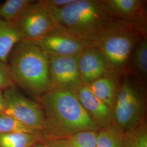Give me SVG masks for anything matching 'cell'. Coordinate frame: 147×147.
I'll return each instance as SVG.
<instances>
[{"label":"cell","mask_w":147,"mask_h":147,"mask_svg":"<svg viewBox=\"0 0 147 147\" xmlns=\"http://www.w3.org/2000/svg\"><path fill=\"white\" fill-rule=\"evenodd\" d=\"M147 37L131 24L113 19L94 42L112 68L121 76L130 74L129 60L138 43Z\"/></svg>","instance_id":"cell-4"},{"label":"cell","mask_w":147,"mask_h":147,"mask_svg":"<svg viewBox=\"0 0 147 147\" xmlns=\"http://www.w3.org/2000/svg\"><path fill=\"white\" fill-rule=\"evenodd\" d=\"M101 1L105 11L111 18L131 24L147 36V1Z\"/></svg>","instance_id":"cell-10"},{"label":"cell","mask_w":147,"mask_h":147,"mask_svg":"<svg viewBox=\"0 0 147 147\" xmlns=\"http://www.w3.org/2000/svg\"><path fill=\"white\" fill-rule=\"evenodd\" d=\"M31 147H44V146L42 144V142H40V143H37L36 144L34 145L33 146Z\"/></svg>","instance_id":"cell-26"},{"label":"cell","mask_w":147,"mask_h":147,"mask_svg":"<svg viewBox=\"0 0 147 147\" xmlns=\"http://www.w3.org/2000/svg\"><path fill=\"white\" fill-rule=\"evenodd\" d=\"M11 133H32L42 135L41 132L25 126L5 113H0V134Z\"/></svg>","instance_id":"cell-20"},{"label":"cell","mask_w":147,"mask_h":147,"mask_svg":"<svg viewBox=\"0 0 147 147\" xmlns=\"http://www.w3.org/2000/svg\"><path fill=\"white\" fill-rule=\"evenodd\" d=\"M34 2L32 0H7L0 5V18L14 23Z\"/></svg>","instance_id":"cell-17"},{"label":"cell","mask_w":147,"mask_h":147,"mask_svg":"<svg viewBox=\"0 0 147 147\" xmlns=\"http://www.w3.org/2000/svg\"><path fill=\"white\" fill-rule=\"evenodd\" d=\"M43 138V135L32 133L0 134V147H31Z\"/></svg>","instance_id":"cell-16"},{"label":"cell","mask_w":147,"mask_h":147,"mask_svg":"<svg viewBox=\"0 0 147 147\" xmlns=\"http://www.w3.org/2000/svg\"><path fill=\"white\" fill-rule=\"evenodd\" d=\"M45 6L61 29L93 43L113 20L105 11L101 0H75L59 9Z\"/></svg>","instance_id":"cell-3"},{"label":"cell","mask_w":147,"mask_h":147,"mask_svg":"<svg viewBox=\"0 0 147 147\" xmlns=\"http://www.w3.org/2000/svg\"><path fill=\"white\" fill-rule=\"evenodd\" d=\"M3 94L5 102L3 113L43 135L45 116L41 105L22 94L15 85L4 90Z\"/></svg>","instance_id":"cell-6"},{"label":"cell","mask_w":147,"mask_h":147,"mask_svg":"<svg viewBox=\"0 0 147 147\" xmlns=\"http://www.w3.org/2000/svg\"><path fill=\"white\" fill-rule=\"evenodd\" d=\"M121 77L112 70L87 85L93 94L112 111L121 88Z\"/></svg>","instance_id":"cell-13"},{"label":"cell","mask_w":147,"mask_h":147,"mask_svg":"<svg viewBox=\"0 0 147 147\" xmlns=\"http://www.w3.org/2000/svg\"><path fill=\"white\" fill-rule=\"evenodd\" d=\"M124 132L116 124L97 131L96 147H123Z\"/></svg>","instance_id":"cell-18"},{"label":"cell","mask_w":147,"mask_h":147,"mask_svg":"<svg viewBox=\"0 0 147 147\" xmlns=\"http://www.w3.org/2000/svg\"><path fill=\"white\" fill-rule=\"evenodd\" d=\"M8 61L14 84L39 98L53 88L49 78V56L36 44L22 40L13 48Z\"/></svg>","instance_id":"cell-2"},{"label":"cell","mask_w":147,"mask_h":147,"mask_svg":"<svg viewBox=\"0 0 147 147\" xmlns=\"http://www.w3.org/2000/svg\"><path fill=\"white\" fill-rule=\"evenodd\" d=\"M123 147H147L146 121L124 132Z\"/></svg>","instance_id":"cell-19"},{"label":"cell","mask_w":147,"mask_h":147,"mask_svg":"<svg viewBox=\"0 0 147 147\" xmlns=\"http://www.w3.org/2000/svg\"><path fill=\"white\" fill-rule=\"evenodd\" d=\"M79 56H49V74L53 88L73 92L83 84L78 64Z\"/></svg>","instance_id":"cell-8"},{"label":"cell","mask_w":147,"mask_h":147,"mask_svg":"<svg viewBox=\"0 0 147 147\" xmlns=\"http://www.w3.org/2000/svg\"><path fill=\"white\" fill-rule=\"evenodd\" d=\"M48 56H79L86 48L95 46L93 42L79 39L59 27L44 37L34 40Z\"/></svg>","instance_id":"cell-9"},{"label":"cell","mask_w":147,"mask_h":147,"mask_svg":"<svg viewBox=\"0 0 147 147\" xmlns=\"http://www.w3.org/2000/svg\"><path fill=\"white\" fill-rule=\"evenodd\" d=\"M75 0H42V3L49 7L62 8L72 3Z\"/></svg>","instance_id":"cell-24"},{"label":"cell","mask_w":147,"mask_h":147,"mask_svg":"<svg viewBox=\"0 0 147 147\" xmlns=\"http://www.w3.org/2000/svg\"><path fill=\"white\" fill-rule=\"evenodd\" d=\"M130 75L144 89L147 86V38L138 43L129 60Z\"/></svg>","instance_id":"cell-14"},{"label":"cell","mask_w":147,"mask_h":147,"mask_svg":"<svg viewBox=\"0 0 147 147\" xmlns=\"http://www.w3.org/2000/svg\"><path fill=\"white\" fill-rule=\"evenodd\" d=\"M78 64L81 79L85 85L113 70L105 56L95 46L86 48L79 55Z\"/></svg>","instance_id":"cell-11"},{"label":"cell","mask_w":147,"mask_h":147,"mask_svg":"<svg viewBox=\"0 0 147 147\" xmlns=\"http://www.w3.org/2000/svg\"><path fill=\"white\" fill-rule=\"evenodd\" d=\"M73 93L99 129L115 123L113 111L96 98L87 85L82 84Z\"/></svg>","instance_id":"cell-12"},{"label":"cell","mask_w":147,"mask_h":147,"mask_svg":"<svg viewBox=\"0 0 147 147\" xmlns=\"http://www.w3.org/2000/svg\"><path fill=\"white\" fill-rule=\"evenodd\" d=\"M14 85L8 64L0 62V90L3 91Z\"/></svg>","instance_id":"cell-22"},{"label":"cell","mask_w":147,"mask_h":147,"mask_svg":"<svg viewBox=\"0 0 147 147\" xmlns=\"http://www.w3.org/2000/svg\"><path fill=\"white\" fill-rule=\"evenodd\" d=\"M40 101L45 116L44 136L64 139L79 132L99 130L71 92L53 88Z\"/></svg>","instance_id":"cell-1"},{"label":"cell","mask_w":147,"mask_h":147,"mask_svg":"<svg viewBox=\"0 0 147 147\" xmlns=\"http://www.w3.org/2000/svg\"><path fill=\"white\" fill-rule=\"evenodd\" d=\"M23 40H34L59 28L50 11L42 1L34 2L14 22Z\"/></svg>","instance_id":"cell-7"},{"label":"cell","mask_w":147,"mask_h":147,"mask_svg":"<svg viewBox=\"0 0 147 147\" xmlns=\"http://www.w3.org/2000/svg\"><path fill=\"white\" fill-rule=\"evenodd\" d=\"M123 76L113 113L115 124L125 132L146 121L147 103L146 89L130 74Z\"/></svg>","instance_id":"cell-5"},{"label":"cell","mask_w":147,"mask_h":147,"mask_svg":"<svg viewBox=\"0 0 147 147\" xmlns=\"http://www.w3.org/2000/svg\"><path fill=\"white\" fill-rule=\"evenodd\" d=\"M23 40L16 25L0 18V62L7 63L13 48Z\"/></svg>","instance_id":"cell-15"},{"label":"cell","mask_w":147,"mask_h":147,"mask_svg":"<svg viewBox=\"0 0 147 147\" xmlns=\"http://www.w3.org/2000/svg\"><path fill=\"white\" fill-rule=\"evenodd\" d=\"M5 107V102L3 94V91L0 90V113L3 112Z\"/></svg>","instance_id":"cell-25"},{"label":"cell","mask_w":147,"mask_h":147,"mask_svg":"<svg viewBox=\"0 0 147 147\" xmlns=\"http://www.w3.org/2000/svg\"><path fill=\"white\" fill-rule=\"evenodd\" d=\"M97 131H82L64 139L69 147H96Z\"/></svg>","instance_id":"cell-21"},{"label":"cell","mask_w":147,"mask_h":147,"mask_svg":"<svg viewBox=\"0 0 147 147\" xmlns=\"http://www.w3.org/2000/svg\"><path fill=\"white\" fill-rule=\"evenodd\" d=\"M42 144L44 147H69L64 139L44 136Z\"/></svg>","instance_id":"cell-23"}]
</instances>
